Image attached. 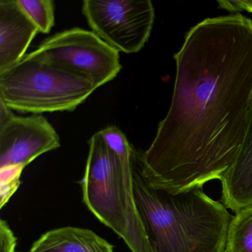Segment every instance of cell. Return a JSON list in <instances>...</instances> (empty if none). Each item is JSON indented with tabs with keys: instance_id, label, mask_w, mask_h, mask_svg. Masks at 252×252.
I'll return each instance as SVG.
<instances>
[{
	"instance_id": "cell-1",
	"label": "cell",
	"mask_w": 252,
	"mask_h": 252,
	"mask_svg": "<svg viewBox=\"0 0 252 252\" xmlns=\"http://www.w3.org/2000/svg\"><path fill=\"white\" fill-rule=\"evenodd\" d=\"M169 110L146 151L136 150L153 188L178 194L219 180L243 146L252 113V20H202L175 54Z\"/></svg>"
},
{
	"instance_id": "cell-2",
	"label": "cell",
	"mask_w": 252,
	"mask_h": 252,
	"mask_svg": "<svg viewBox=\"0 0 252 252\" xmlns=\"http://www.w3.org/2000/svg\"><path fill=\"white\" fill-rule=\"evenodd\" d=\"M134 153L135 201L153 252H225L231 214L203 188L171 194L153 188Z\"/></svg>"
},
{
	"instance_id": "cell-3",
	"label": "cell",
	"mask_w": 252,
	"mask_h": 252,
	"mask_svg": "<svg viewBox=\"0 0 252 252\" xmlns=\"http://www.w3.org/2000/svg\"><path fill=\"white\" fill-rule=\"evenodd\" d=\"M135 150L125 134L107 126L89 140L81 181L88 209L125 242L132 252H153L134 191Z\"/></svg>"
},
{
	"instance_id": "cell-4",
	"label": "cell",
	"mask_w": 252,
	"mask_h": 252,
	"mask_svg": "<svg viewBox=\"0 0 252 252\" xmlns=\"http://www.w3.org/2000/svg\"><path fill=\"white\" fill-rule=\"evenodd\" d=\"M96 89L89 79L32 52L0 73V101L11 110L23 113L72 112Z\"/></svg>"
},
{
	"instance_id": "cell-5",
	"label": "cell",
	"mask_w": 252,
	"mask_h": 252,
	"mask_svg": "<svg viewBox=\"0 0 252 252\" xmlns=\"http://www.w3.org/2000/svg\"><path fill=\"white\" fill-rule=\"evenodd\" d=\"M32 53L89 79L98 88L113 80L122 68L119 51L94 32L80 28L56 33Z\"/></svg>"
},
{
	"instance_id": "cell-6",
	"label": "cell",
	"mask_w": 252,
	"mask_h": 252,
	"mask_svg": "<svg viewBox=\"0 0 252 252\" xmlns=\"http://www.w3.org/2000/svg\"><path fill=\"white\" fill-rule=\"evenodd\" d=\"M82 14L93 32L126 54L144 48L156 18L150 0H85Z\"/></svg>"
},
{
	"instance_id": "cell-7",
	"label": "cell",
	"mask_w": 252,
	"mask_h": 252,
	"mask_svg": "<svg viewBox=\"0 0 252 252\" xmlns=\"http://www.w3.org/2000/svg\"><path fill=\"white\" fill-rule=\"evenodd\" d=\"M0 101V168L26 166L60 147V138L42 115L17 116Z\"/></svg>"
},
{
	"instance_id": "cell-8",
	"label": "cell",
	"mask_w": 252,
	"mask_h": 252,
	"mask_svg": "<svg viewBox=\"0 0 252 252\" xmlns=\"http://www.w3.org/2000/svg\"><path fill=\"white\" fill-rule=\"evenodd\" d=\"M39 29L17 0H0V73L20 63Z\"/></svg>"
},
{
	"instance_id": "cell-9",
	"label": "cell",
	"mask_w": 252,
	"mask_h": 252,
	"mask_svg": "<svg viewBox=\"0 0 252 252\" xmlns=\"http://www.w3.org/2000/svg\"><path fill=\"white\" fill-rule=\"evenodd\" d=\"M222 203L234 213L252 205V113L243 146L220 181Z\"/></svg>"
},
{
	"instance_id": "cell-10",
	"label": "cell",
	"mask_w": 252,
	"mask_h": 252,
	"mask_svg": "<svg viewBox=\"0 0 252 252\" xmlns=\"http://www.w3.org/2000/svg\"><path fill=\"white\" fill-rule=\"evenodd\" d=\"M30 252H114V246L92 230L67 226L42 234Z\"/></svg>"
},
{
	"instance_id": "cell-11",
	"label": "cell",
	"mask_w": 252,
	"mask_h": 252,
	"mask_svg": "<svg viewBox=\"0 0 252 252\" xmlns=\"http://www.w3.org/2000/svg\"><path fill=\"white\" fill-rule=\"evenodd\" d=\"M225 252H252V205L231 218Z\"/></svg>"
},
{
	"instance_id": "cell-12",
	"label": "cell",
	"mask_w": 252,
	"mask_h": 252,
	"mask_svg": "<svg viewBox=\"0 0 252 252\" xmlns=\"http://www.w3.org/2000/svg\"><path fill=\"white\" fill-rule=\"evenodd\" d=\"M17 2L39 32L50 33L55 24V10L52 0H17Z\"/></svg>"
},
{
	"instance_id": "cell-13",
	"label": "cell",
	"mask_w": 252,
	"mask_h": 252,
	"mask_svg": "<svg viewBox=\"0 0 252 252\" xmlns=\"http://www.w3.org/2000/svg\"><path fill=\"white\" fill-rule=\"evenodd\" d=\"M26 166L23 165L0 168V209H2L17 191L20 177Z\"/></svg>"
},
{
	"instance_id": "cell-14",
	"label": "cell",
	"mask_w": 252,
	"mask_h": 252,
	"mask_svg": "<svg viewBox=\"0 0 252 252\" xmlns=\"http://www.w3.org/2000/svg\"><path fill=\"white\" fill-rule=\"evenodd\" d=\"M17 237L5 220H0V252H15Z\"/></svg>"
},
{
	"instance_id": "cell-15",
	"label": "cell",
	"mask_w": 252,
	"mask_h": 252,
	"mask_svg": "<svg viewBox=\"0 0 252 252\" xmlns=\"http://www.w3.org/2000/svg\"><path fill=\"white\" fill-rule=\"evenodd\" d=\"M218 8L230 14H238L246 11L252 14V0H219Z\"/></svg>"
}]
</instances>
